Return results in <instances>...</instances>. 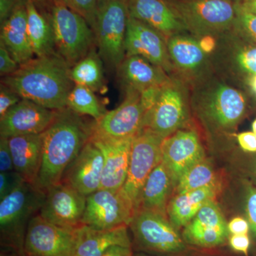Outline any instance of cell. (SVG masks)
<instances>
[{
	"mask_svg": "<svg viewBox=\"0 0 256 256\" xmlns=\"http://www.w3.org/2000/svg\"><path fill=\"white\" fill-rule=\"evenodd\" d=\"M70 68L56 53L34 57L20 66L14 73L2 77V84L26 99L52 110L67 106V99L75 86Z\"/></svg>",
	"mask_w": 256,
	"mask_h": 256,
	"instance_id": "cell-1",
	"label": "cell"
},
{
	"mask_svg": "<svg viewBox=\"0 0 256 256\" xmlns=\"http://www.w3.org/2000/svg\"><path fill=\"white\" fill-rule=\"evenodd\" d=\"M88 122L68 108L58 110L55 119L42 133V162L36 186L46 192L60 182L68 165L78 156L92 134Z\"/></svg>",
	"mask_w": 256,
	"mask_h": 256,
	"instance_id": "cell-2",
	"label": "cell"
},
{
	"mask_svg": "<svg viewBox=\"0 0 256 256\" xmlns=\"http://www.w3.org/2000/svg\"><path fill=\"white\" fill-rule=\"evenodd\" d=\"M190 106L207 132L230 136L247 112L245 94L214 74L190 88Z\"/></svg>",
	"mask_w": 256,
	"mask_h": 256,
	"instance_id": "cell-3",
	"label": "cell"
},
{
	"mask_svg": "<svg viewBox=\"0 0 256 256\" xmlns=\"http://www.w3.org/2000/svg\"><path fill=\"white\" fill-rule=\"evenodd\" d=\"M36 4L52 25L56 53L70 67L96 48L95 34L90 25L64 0H44Z\"/></svg>",
	"mask_w": 256,
	"mask_h": 256,
	"instance_id": "cell-4",
	"label": "cell"
},
{
	"mask_svg": "<svg viewBox=\"0 0 256 256\" xmlns=\"http://www.w3.org/2000/svg\"><path fill=\"white\" fill-rule=\"evenodd\" d=\"M46 192L24 182L9 196L0 201L2 246L10 247L24 254V242L28 223L40 214Z\"/></svg>",
	"mask_w": 256,
	"mask_h": 256,
	"instance_id": "cell-5",
	"label": "cell"
},
{
	"mask_svg": "<svg viewBox=\"0 0 256 256\" xmlns=\"http://www.w3.org/2000/svg\"><path fill=\"white\" fill-rule=\"evenodd\" d=\"M188 32L197 40L218 38L233 30L236 18L234 0H164Z\"/></svg>",
	"mask_w": 256,
	"mask_h": 256,
	"instance_id": "cell-6",
	"label": "cell"
},
{
	"mask_svg": "<svg viewBox=\"0 0 256 256\" xmlns=\"http://www.w3.org/2000/svg\"><path fill=\"white\" fill-rule=\"evenodd\" d=\"M132 234V249L154 256H184L190 245L168 217L139 210L129 225Z\"/></svg>",
	"mask_w": 256,
	"mask_h": 256,
	"instance_id": "cell-7",
	"label": "cell"
},
{
	"mask_svg": "<svg viewBox=\"0 0 256 256\" xmlns=\"http://www.w3.org/2000/svg\"><path fill=\"white\" fill-rule=\"evenodd\" d=\"M129 0H107L98 6L94 28L98 53L108 70H117L126 56Z\"/></svg>",
	"mask_w": 256,
	"mask_h": 256,
	"instance_id": "cell-8",
	"label": "cell"
},
{
	"mask_svg": "<svg viewBox=\"0 0 256 256\" xmlns=\"http://www.w3.org/2000/svg\"><path fill=\"white\" fill-rule=\"evenodd\" d=\"M190 108V86L182 79L172 76L162 87L154 106L146 114L142 129L150 130L165 139L186 127Z\"/></svg>",
	"mask_w": 256,
	"mask_h": 256,
	"instance_id": "cell-9",
	"label": "cell"
},
{
	"mask_svg": "<svg viewBox=\"0 0 256 256\" xmlns=\"http://www.w3.org/2000/svg\"><path fill=\"white\" fill-rule=\"evenodd\" d=\"M164 140L148 129L141 130L133 138L127 178L122 188L136 213L146 180L162 161V146Z\"/></svg>",
	"mask_w": 256,
	"mask_h": 256,
	"instance_id": "cell-10",
	"label": "cell"
},
{
	"mask_svg": "<svg viewBox=\"0 0 256 256\" xmlns=\"http://www.w3.org/2000/svg\"><path fill=\"white\" fill-rule=\"evenodd\" d=\"M168 48L174 76L192 88L215 74L210 56L205 53L196 38L188 33L170 37Z\"/></svg>",
	"mask_w": 256,
	"mask_h": 256,
	"instance_id": "cell-11",
	"label": "cell"
},
{
	"mask_svg": "<svg viewBox=\"0 0 256 256\" xmlns=\"http://www.w3.org/2000/svg\"><path fill=\"white\" fill-rule=\"evenodd\" d=\"M136 210L121 188L118 191L100 188L86 197L82 225L99 230L128 226Z\"/></svg>",
	"mask_w": 256,
	"mask_h": 256,
	"instance_id": "cell-12",
	"label": "cell"
},
{
	"mask_svg": "<svg viewBox=\"0 0 256 256\" xmlns=\"http://www.w3.org/2000/svg\"><path fill=\"white\" fill-rule=\"evenodd\" d=\"M77 228L56 225L40 214L30 220L24 242V256H72Z\"/></svg>",
	"mask_w": 256,
	"mask_h": 256,
	"instance_id": "cell-13",
	"label": "cell"
},
{
	"mask_svg": "<svg viewBox=\"0 0 256 256\" xmlns=\"http://www.w3.org/2000/svg\"><path fill=\"white\" fill-rule=\"evenodd\" d=\"M120 105L106 111L99 120H94L92 133L114 139L134 138L142 129L146 110L141 92H124Z\"/></svg>",
	"mask_w": 256,
	"mask_h": 256,
	"instance_id": "cell-14",
	"label": "cell"
},
{
	"mask_svg": "<svg viewBox=\"0 0 256 256\" xmlns=\"http://www.w3.org/2000/svg\"><path fill=\"white\" fill-rule=\"evenodd\" d=\"M126 56H138L174 76L170 60L168 40L146 24L129 16L126 37Z\"/></svg>",
	"mask_w": 256,
	"mask_h": 256,
	"instance_id": "cell-15",
	"label": "cell"
},
{
	"mask_svg": "<svg viewBox=\"0 0 256 256\" xmlns=\"http://www.w3.org/2000/svg\"><path fill=\"white\" fill-rule=\"evenodd\" d=\"M86 197L66 184H56L47 190L40 214L56 225L78 228L82 225Z\"/></svg>",
	"mask_w": 256,
	"mask_h": 256,
	"instance_id": "cell-16",
	"label": "cell"
},
{
	"mask_svg": "<svg viewBox=\"0 0 256 256\" xmlns=\"http://www.w3.org/2000/svg\"><path fill=\"white\" fill-rule=\"evenodd\" d=\"M214 68L218 66L230 77L246 80L256 75V44L242 40L233 31L217 38Z\"/></svg>",
	"mask_w": 256,
	"mask_h": 256,
	"instance_id": "cell-17",
	"label": "cell"
},
{
	"mask_svg": "<svg viewBox=\"0 0 256 256\" xmlns=\"http://www.w3.org/2000/svg\"><path fill=\"white\" fill-rule=\"evenodd\" d=\"M182 237L188 245L214 248L228 239V224L215 200L207 202L193 220L183 228Z\"/></svg>",
	"mask_w": 256,
	"mask_h": 256,
	"instance_id": "cell-18",
	"label": "cell"
},
{
	"mask_svg": "<svg viewBox=\"0 0 256 256\" xmlns=\"http://www.w3.org/2000/svg\"><path fill=\"white\" fill-rule=\"evenodd\" d=\"M162 154L163 162L171 172L176 183L186 170L206 158L198 132L193 128L186 127L165 138Z\"/></svg>",
	"mask_w": 256,
	"mask_h": 256,
	"instance_id": "cell-19",
	"label": "cell"
},
{
	"mask_svg": "<svg viewBox=\"0 0 256 256\" xmlns=\"http://www.w3.org/2000/svg\"><path fill=\"white\" fill-rule=\"evenodd\" d=\"M58 110L22 99L0 118V137L42 134L52 124Z\"/></svg>",
	"mask_w": 256,
	"mask_h": 256,
	"instance_id": "cell-20",
	"label": "cell"
},
{
	"mask_svg": "<svg viewBox=\"0 0 256 256\" xmlns=\"http://www.w3.org/2000/svg\"><path fill=\"white\" fill-rule=\"evenodd\" d=\"M134 138L114 139L92 133L90 140L100 150L104 158L100 188L118 191L124 186Z\"/></svg>",
	"mask_w": 256,
	"mask_h": 256,
	"instance_id": "cell-21",
	"label": "cell"
},
{
	"mask_svg": "<svg viewBox=\"0 0 256 256\" xmlns=\"http://www.w3.org/2000/svg\"><path fill=\"white\" fill-rule=\"evenodd\" d=\"M104 166V156L90 140L65 170L60 182L89 196L100 188Z\"/></svg>",
	"mask_w": 256,
	"mask_h": 256,
	"instance_id": "cell-22",
	"label": "cell"
},
{
	"mask_svg": "<svg viewBox=\"0 0 256 256\" xmlns=\"http://www.w3.org/2000/svg\"><path fill=\"white\" fill-rule=\"evenodd\" d=\"M130 16L146 24L166 37L188 33L174 10L164 0H129Z\"/></svg>",
	"mask_w": 256,
	"mask_h": 256,
	"instance_id": "cell-23",
	"label": "cell"
},
{
	"mask_svg": "<svg viewBox=\"0 0 256 256\" xmlns=\"http://www.w3.org/2000/svg\"><path fill=\"white\" fill-rule=\"evenodd\" d=\"M116 72L124 92H142L150 88L162 86L172 76L162 68L138 56H126Z\"/></svg>",
	"mask_w": 256,
	"mask_h": 256,
	"instance_id": "cell-24",
	"label": "cell"
},
{
	"mask_svg": "<svg viewBox=\"0 0 256 256\" xmlns=\"http://www.w3.org/2000/svg\"><path fill=\"white\" fill-rule=\"evenodd\" d=\"M0 42L20 66L34 58L28 34L26 0H22L1 23Z\"/></svg>",
	"mask_w": 256,
	"mask_h": 256,
	"instance_id": "cell-25",
	"label": "cell"
},
{
	"mask_svg": "<svg viewBox=\"0 0 256 256\" xmlns=\"http://www.w3.org/2000/svg\"><path fill=\"white\" fill-rule=\"evenodd\" d=\"M114 246H132L128 226L99 230L82 225L77 228L76 240L72 256H102Z\"/></svg>",
	"mask_w": 256,
	"mask_h": 256,
	"instance_id": "cell-26",
	"label": "cell"
},
{
	"mask_svg": "<svg viewBox=\"0 0 256 256\" xmlns=\"http://www.w3.org/2000/svg\"><path fill=\"white\" fill-rule=\"evenodd\" d=\"M175 186L171 172L162 161L146 180L138 210H150L168 217V206L174 195Z\"/></svg>",
	"mask_w": 256,
	"mask_h": 256,
	"instance_id": "cell-27",
	"label": "cell"
},
{
	"mask_svg": "<svg viewBox=\"0 0 256 256\" xmlns=\"http://www.w3.org/2000/svg\"><path fill=\"white\" fill-rule=\"evenodd\" d=\"M9 144L15 171L36 185L42 162V134L14 136L9 138Z\"/></svg>",
	"mask_w": 256,
	"mask_h": 256,
	"instance_id": "cell-28",
	"label": "cell"
},
{
	"mask_svg": "<svg viewBox=\"0 0 256 256\" xmlns=\"http://www.w3.org/2000/svg\"><path fill=\"white\" fill-rule=\"evenodd\" d=\"M220 184L198 190L175 194L168 206V217L176 228L190 223L207 202L215 200L220 193Z\"/></svg>",
	"mask_w": 256,
	"mask_h": 256,
	"instance_id": "cell-29",
	"label": "cell"
},
{
	"mask_svg": "<svg viewBox=\"0 0 256 256\" xmlns=\"http://www.w3.org/2000/svg\"><path fill=\"white\" fill-rule=\"evenodd\" d=\"M28 30L32 50L36 57L56 53L52 25L46 15L33 0H26Z\"/></svg>",
	"mask_w": 256,
	"mask_h": 256,
	"instance_id": "cell-30",
	"label": "cell"
},
{
	"mask_svg": "<svg viewBox=\"0 0 256 256\" xmlns=\"http://www.w3.org/2000/svg\"><path fill=\"white\" fill-rule=\"evenodd\" d=\"M104 62L96 48L70 68V77L75 85L100 92L104 86Z\"/></svg>",
	"mask_w": 256,
	"mask_h": 256,
	"instance_id": "cell-31",
	"label": "cell"
},
{
	"mask_svg": "<svg viewBox=\"0 0 256 256\" xmlns=\"http://www.w3.org/2000/svg\"><path fill=\"white\" fill-rule=\"evenodd\" d=\"M220 184L213 165L206 158L194 164L178 178L175 194Z\"/></svg>",
	"mask_w": 256,
	"mask_h": 256,
	"instance_id": "cell-32",
	"label": "cell"
},
{
	"mask_svg": "<svg viewBox=\"0 0 256 256\" xmlns=\"http://www.w3.org/2000/svg\"><path fill=\"white\" fill-rule=\"evenodd\" d=\"M66 108L80 116H90L95 121L99 120L106 112L95 92L80 85L74 86L67 99Z\"/></svg>",
	"mask_w": 256,
	"mask_h": 256,
	"instance_id": "cell-33",
	"label": "cell"
},
{
	"mask_svg": "<svg viewBox=\"0 0 256 256\" xmlns=\"http://www.w3.org/2000/svg\"><path fill=\"white\" fill-rule=\"evenodd\" d=\"M236 18L233 31L246 41L256 44V15L242 9L235 2Z\"/></svg>",
	"mask_w": 256,
	"mask_h": 256,
	"instance_id": "cell-34",
	"label": "cell"
},
{
	"mask_svg": "<svg viewBox=\"0 0 256 256\" xmlns=\"http://www.w3.org/2000/svg\"><path fill=\"white\" fill-rule=\"evenodd\" d=\"M67 4L72 9L85 18L94 31L96 16L98 10V0H66Z\"/></svg>",
	"mask_w": 256,
	"mask_h": 256,
	"instance_id": "cell-35",
	"label": "cell"
},
{
	"mask_svg": "<svg viewBox=\"0 0 256 256\" xmlns=\"http://www.w3.org/2000/svg\"><path fill=\"white\" fill-rule=\"evenodd\" d=\"M24 182L22 176L15 170L0 173V201L11 194Z\"/></svg>",
	"mask_w": 256,
	"mask_h": 256,
	"instance_id": "cell-36",
	"label": "cell"
},
{
	"mask_svg": "<svg viewBox=\"0 0 256 256\" xmlns=\"http://www.w3.org/2000/svg\"><path fill=\"white\" fill-rule=\"evenodd\" d=\"M245 212L250 232L256 240V186L250 183L246 185Z\"/></svg>",
	"mask_w": 256,
	"mask_h": 256,
	"instance_id": "cell-37",
	"label": "cell"
},
{
	"mask_svg": "<svg viewBox=\"0 0 256 256\" xmlns=\"http://www.w3.org/2000/svg\"><path fill=\"white\" fill-rule=\"evenodd\" d=\"M22 100L21 97L9 87L2 84L0 86V118L8 111Z\"/></svg>",
	"mask_w": 256,
	"mask_h": 256,
	"instance_id": "cell-38",
	"label": "cell"
},
{
	"mask_svg": "<svg viewBox=\"0 0 256 256\" xmlns=\"http://www.w3.org/2000/svg\"><path fill=\"white\" fill-rule=\"evenodd\" d=\"M20 67V64L14 60L6 47L0 42V74L2 77L14 73Z\"/></svg>",
	"mask_w": 256,
	"mask_h": 256,
	"instance_id": "cell-39",
	"label": "cell"
},
{
	"mask_svg": "<svg viewBox=\"0 0 256 256\" xmlns=\"http://www.w3.org/2000/svg\"><path fill=\"white\" fill-rule=\"evenodd\" d=\"M14 170L12 154L10 150L9 138L0 137V171L1 172Z\"/></svg>",
	"mask_w": 256,
	"mask_h": 256,
	"instance_id": "cell-40",
	"label": "cell"
},
{
	"mask_svg": "<svg viewBox=\"0 0 256 256\" xmlns=\"http://www.w3.org/2000/svg\"><path fill=\"white\" fill-rule=\"evenodd\" d=\"M228 244L234 252L248 256L250 247V238L248 234H236L228 237Z\"/></svg>",
	"mask_w": 256,
	"mask_h": 256,
	"instance_id": "cell-41",
	"label": "cell"
},
{
	"mask_svg": "<svg viewBox=\"0 0 256 256\" xmlns=\"http://www.w3.org/2000/svg\"><path fill=\"white\" fill-rule=\"evenodd\" d=\"M236 137L242 150L249 153H256V134L252 131L239 133Z\"/></svg>",
	"mask_w": 256,
	"mask_h": 256,
	"instance_id": "cell-42",
	"label": "cell"
},
{
	"mask_svg": "<svg viewBox=\"0 0 256 256\" xmlns=\"http://www.w3.org/2000/svg\"><path fill=\"white\" fill-rule=\"evenodd\" d=\"M229 234L232 235L236 234H248L250 230V225L246 218L237 216L232 218L228 224Z\"/></svg>",
	"mask_w": 256,
	"mask_h": 256,
	"instance_id": "cell-43",
	"label": "cell"
},
{
	"mask_svg": "<svg viewBox=\"0 0 256 256\" xmlns=\"http://www.w3.org/2000/svg\"><path fill=\"white\" fill-rule=\"evenodd\" d=\"M200 46L207 54L210 55L215 52L217 46V38L212 36H206L198 38Z\"/></svg>",
	"mask_w": 256,
	"mask_h": 256,
	"instance_id": "cell-44",
	"label": "cell"
},
{
	"mask_svg": "<svg viewBox=\"0 0 256 256\" xmlns=\"http://www.w3.org/2000/svg\"><path fill=\"white\" fill-rule=\"evenodd\" d=\"M102 256H134L132 246H114L110 247Z\"/></svg>",
	"mask_w": 256,
	"mask_h": 256,
	"instance_id": "cell-45",
	"label": "cell"
},
{
	"mask_svg": "<svg viewBox=\"0 0 256 256\" xmlns=\"http://www.w3.org/2000/svg\"><path fill=\"white\" fill-rule=\"evenodd\" d=\"M235 2L242 9L256 15V0H236Z\"/></svg>",
	"mask_w": 256,
	"mask_h": 256,
	"instance_id": "cell-46",
	"label": "cell"
},
{
	"mask_svg": "<svg viewBox=\"0 0 256 256\" xmlns=\"http://www.w3.org/2000/svg\"><path fill=\"white\" fill-rule=\"evenodd\" d=\"M2 247H3V249H2L0 256H22L18 250H15V249L12 248Z\"/></svg>",
	"mask_w": 256,
	"mask_h": 256,
	"instance_id": "cell-47",
	"label": "cell"
},
{
	"mask_svg": "<svg viewBox=\"0 0 256 256\" xmlns=\"http://www.w3.org/2000/svg\"><path fill=\"white\" fill-rule=\"evenodd\" d=\"M245 82H246L248 86L250 88V90L256 96V75L248 77Z\"/></svg>",
	"mask_w": 256,
	"mask_h": 256,
	"instance_id": "cell-48",
	"label": "cell"
},
{
	"mask_svg": "<svg viewBox=\"0 0 256 256\" xmlns=\"http://www.w3.org/2000/svg\"><path fill=\"white\" fill-rule=\"evenodd\" d=\"M252 173L256 181V159L255 162H254V165H252Z\"/></svg>",
	"mask_w": 256,
	"mask_h": 256,
	"instance_id": "cell-49",
	"label": "cell"
},
{
	"mask_svg": "<svg viewBox=\"0 0 256 256\" xmlns=\"http://www.w3.org/2000/svg\"><path fill=\"white\" fill-rule=\"evenodd\" d=\"M252 131L256 134V119L254 120L252 124Z\"/></svg>",
	"mask_w": 256,
	"mask_h": 256,
	"instance_id": "cell-50",
	"label": "cell"
},
{
	"mask_svg": "<svg viewBox=\"0 0 256 256\" xmlns=\"http://www.w3.org/2000/svg\"><path fill=\"white\" fill-rule=\"evenodd\" d=\"M134 256H154L151 255H148V254H143V252H136L134 254Z\"/></svg>",
	"mask_w": 256,
	"mask_h": 256,
	"instance_id": "cell-51",
	"label": "cell"
},
{
	"mask_svg": "<svg viewBox=\"0 0 256 256\" xmlns=\"http://www.w3.org/2000/svg\"><path fill=\"white\" fill-rule=\"evenodd\" d=\"M98 6H100V4H104V2H106L107 0H98Z\"/></svg>",
	"mask_w": 256,
	"mask_h": 256,
	"instance_id": "cell-52",
	"label": "cell"
},
{
	"mask_svg": "<svg viewBox=\"0 0 256 256\" xmlns=\"http://www.w3.org/2000/svg\"><path fill=\"white\" fill-rule=\"evenodd\" d=\"M34 2H40V0H33Z\"/></svg>",
	"mask_w": 256,
	"mask_h": 256,
	"instance_id": "cell-53",
	"label": "cell"
},
{
	"mask_svg": "<svg viewBox=\"0 0 256 256\" xmlns=\"http://www.w3.org/2000/svg\"><path fill=\"white\" fill-rule=\"evenodd\" d=\"M234 1H236V0H234Z\"/></svg>",
	"mask_w": 256,
	"mask_h": 256,
	"instance_id": "cell-54",
	"label": "cell"
}]
</instances>
